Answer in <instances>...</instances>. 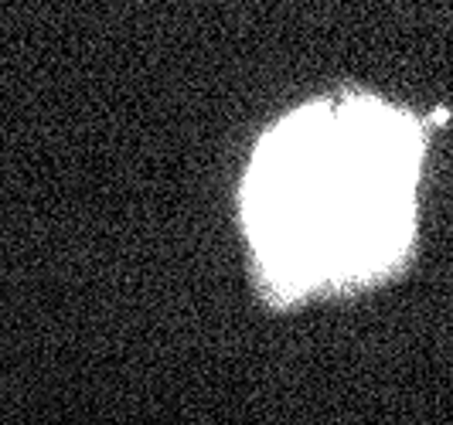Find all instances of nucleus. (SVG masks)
Returning a JSON list of instances; mask_svg holds the SVG:
<instances>
[{
	"mask_svg": "<svg viewBox=\"0 0 453 425\" xmlns=\"http://www.w3.org/2000/svg\"><path fill=\"white\" fill-rule=\"evenodd\" d=\"M423 154V123L372 95L283 116L239 194L263 290L296 303L388 276L412 246Z\"/></svg>",
	"mask_w": 453,
	"mask_h": 425,
	"instance_id": "f257e3e1",
	"label": "nucleus"
}]
</instances>
